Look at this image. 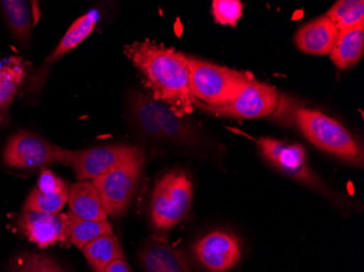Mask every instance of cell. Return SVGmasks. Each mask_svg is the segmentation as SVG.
<instances>
[{"mask_svg":"<svg viewBox=\"0 0 364 272\" xmlns=\"http://www.w3.org/2000/svg\"><path fill=\"white\" fill-rule=\"evenodd\" d=\"M124 54L142 75L155 100L179 116L193 112L188 56L152 40L128 45Z\"/></svg>","mask_w":364,"mask_h":272,"instance_id":"cell-1","label":"cell"},{"mask_svg":"<svg viewBox=\"0 0 364 272\" xmlns=\"http://www.w3.org/2000/svg\"><path fill=\"white\" fill-rule=\"evenodd\" d=\"M130 109L140 130L149 138L191 148L201 144L196 129L186 116H177L152 96L134 92L130 98Z\"/></svg>","mask_w":364,"mask_h":272,"instance_id":"cell-2","label":"cell"},{"mask_svg":"<svg viewBox=\"0 0 364 272\" xmlns=\"http://www.w3.org/2000/svg\"><path fill=\"white\" fill-rule=\"evenodd\" d=\"M296 128L309 142L328 154L363 168V151L347 129L318 110L298 108L294 112Z\"/></svg>","mask_w":364,"mask_h":272,"instance_id":"cell-3","label":"cell"},{"mask_svg":"<svg viewBox=\"0 0 364 272\" xmlns=\"http://www.w3.org/2000/svg\"><path fill=\"white\" fill-rule=\"evenodd\" d=\"M188 65L194 106L202 109L220 107L230 103L251 79L247 73L239 72L193 57H188Z\"/></svg>","mask_w":364,"mask_h":272,"instance_id":"cell-4","label":"cell"},{"mask_svg":"<svg viewBox=\"0 0 364 272\" xmlns=\"http://www.w3.org/2000/svg\"><path fill=\"white\" fill-rule=\"evenodd\" d=\"M193 200V183L182 170L164 175L155 184L151 200V220L157 232H166L180 224Z\"/></svg>","mask_w":364,"mask_h":272,"instance_id":"cell-5","label":"cell"},{"mask_svg":"<svg viewBox=\"0 0 364 272\" xmlns=\"http://www.w3.org/2000/svg\"><path fill=\"white\" fill-rule=\"evenodd\" d=\"M143 165L144 155L141 153L92 181L108 216L119 217L126 212L138 187Z\"/></svg>","mask_w":364,"mask_h":272,"instance_id":"cell-6","label":"cell"},{"mask_svg":"<svg viewBox=\"0 0 364 272\" xmlns=\"http://www.w3.org/2000/svg\"><path fill=\"white\" fill-rule=\"evenodd\" d=\"M262 156L275 169L290 179L320 192L327 197L333 198V191L327 187L308 163L306 149L300 144H289L275 138H263L259 141Z\"/></svg>","mask_w":364,"mask_h":272,"instance_id":"cell-7","label":"cell"},{"mask_svg":"<svg viewBox=\"0 0 364 272\" xmlns=\"http://www.w3.org/2000/svg\"><path fill=\"white\" fill-rule=\"evenodd\" d=\"M67 149L26 131L16 133L4 149V163L16 169H38L65 163Z\"/></svg>","mask_w":364,"mask_h":272,"instance_id":"cell-8","label":"cell"},{"mask_svg":"<svg viewBox=\"0 0 364 272\" xmlns=\"http://www.w3.org/2000/svg\"><path fill=\"white\" fill-rule=\"evenodd\" d=\"M143 153L126 144L105 145L83 151H65V165L73 168L77 181H93L120 163Z\"/></svg>","mask_w":364,"mask_h":272,"instance_id":"cell-9","label":"cell"},{"mask_svg":"<svg viewBox=\"0 0 364 272\" xmlns=\"http://www.w3.org/2000/svg\"><path fill=\"white\" fill-rule=\"evenodd\" d=\"M279 93L275 87L251 77L230 103L204 110L216 116L261 119L273 114L279 108Z\"/></svg>","mask_w":364,"mask_h":272,"instance_id":"cell-10","label":"cell"},{"mask_svg":"<svg viewBox=\"0 0 364 272\" xmlns=\"http://www.w3.org/2000/svg\"><path fill=\"white\" fill-rule=\"evenodd\" d=\"M193 254L198 265L206 271L227 272L240 263L242 246L234 233L216 230L194 243Z\"/></svg>","mask_w":364,"mask_h":272,"instance_id":"cell-11","label":"cell"},{"mask_svg":"<svg viewBox=\"0 0 364 272\" xmlns=\"http://www.w3.org/2000/svg\"><path fill=\"white\" fill-rule=\"evenodd\" d=\"M16 224L22 234L41 249L69 241L67 214L23 212Z\"/></svg>","mask_w":364,"mask_h":272,"instance_id":"cell-12","label":"cell"},{"mask_svg":"<svg viewBox=\"0 0 364 272\" xmlns=\"http://www.w3.org/2000/svg\"><path fill=\"white\" fill-rule=\"evenodd\" d=\"M145 272H191L189 261L161 232L149 237L139 253Z\"/></svg>","mask_w":364,"mask_h":272,"instance_id":"cell-13","label":"cell"},{"mask_svg":"<svg viewBox=\"0 0 364 272\" xmlns=\"http://www.w3.org/2000/svg\"><path fill=\"white\" fill-rule=\"evenodd\" d=\"M96 23H97V13L95 11H91L80 16L71 24L70 28L65 33V36L54 49V52L47 57L42 67L31 77L30 89H28L31 94L34 95L40 91L43 84L45 83L50 67L59 59L63 58L65 54H68L75 47L79 46L85 38H89Z\"/></svg>","mask_w":364,"mask_h":272,"instance_id":"cell-14","label":"cell"},{"mask_svg":"<svg viewBox=\"0 0 364 272\" xmlns=\"http://www.w3.org/2000/svg\"><path fill=\"white\" fill-rule=\"evenodd\" d=\"M338 36V30L326 16H320L306 23L296 32V47L309 55H329Z\"/></svg>","mask_w":364,"mask_h":272,"instance_id":"cell-15","label":"cell"},{"mask_svg":"<svg viewBox=\"0 0 364 272\" xmlns=\"http://www.w3.org/2000/svg\"><path fill=\"white\" fill-rule=\"evenodd\" d=\"M71 214L90 221H107L101 196L92 181H77L69 187Z\"/></svg>","mask_w":364,"mask_h":272,"instance_id":"cell-16","label":"cell"},{"mask_svg":"<svg viewBox=\"0 0 364 272\" xmlns=\"http://www.w3.org/2000/svg\"><path fill=\"white\" fill-rule=\"evenodd\" d=\"M363 50L364 24H360L349 30L338 31L329 57L339 70H347L359 62Z\"/></svg>","mask_w":364,"mask_h":272,"instance_id":"cell-17","label":"cell"},{"mask_svg":"<svg viewBox=\"0 0 364 272\" xmlns=\"http://www.w3.org/2000/svg\"><path fill=\"white\" fill-rule=\"evenodd\" d=\"M26 75V63L23 59L12 57L0 65V126L9 116L22 82Z\"/></svg>","mask_w":364,"mask_h":272,"instance_id":"cell-18","label":"cell"},{"mask_svg":"<svg viewBox=\"0 0 364 272\" xmlns=\"http://www.w3.org/2000/svg\"><path fill=\"white\" fill-rule=\"evenodd\" d=\"M81 251L94 272H103L112 261L124 259L122 243L114 233L97 237Z\"/></svg>","mask_w":364,"mask_h":272,"instance_id":"cell-19","label":"cell"},{"mask_svg":"<svg viewBox=\"0 0 364 272\" xmlns=\"http://www.w3.org/2000/svg\"><path fill=\"white\" fill-rule=\"evenodd\" d=\"M0 8L14 38L23 46L28 45L32 38V20L28 4L23 0H4L0 1Z\"/></svg>","mask_w":364,"mask_h":272,"instance_id":"cell-20","label":"cell"},{"mask_svg":"<svg viewBox=\"0 0 364 272\" xmlns=\"http://www.w3.org/2000/svg\"><path fill=\"white\" fill-rule=\"evenodd\" d=\"M68 217L69 241L79 249L95 240L102 235L114 233L112 226L108 221H90L79 218L71 214Z\"/></svg>","mask_w":364,"mask_h":272,"instance_id":"cell-21","label":"cell"},{"mask_svg":"<svg viewBox=\"0 0 364 272\" xmlns=\"http://www.w3.org/2000/svg\"><path fill=\"white\" fill-rule=\"evenodd\" d=\"M9 272H70L46 254L23 251L12 257Z\"/></svg>","mask_w":364,"mask_h":272,"instance_id":"cell-22","label":"cell"},{"mask_svg":"<svg viewBox=\"0 0 364 272\" xmlns=\"http://www.w3.org/2000/svg\"><path fill=\"white\" fill-rule=\"evenodd\" d=\"M337 30L343 31L364 24L363 0H341L325 14Z\"/></svg>","mask_w":364,"mask_h":272,"instance_id":"cell-23","label":"cell"},{"mask_svg":"<svg viewBox=\"0 0 364 272\" xmlns=\"http://www.w3.org/2000/svg\"><path fill=\"white\" fill-rule=\"evenodd\" d=\"M68 200L69 191L49 194L34 187L24 202L23 212L60 214L65 204H68Z\"/></svg>","mask_w":364,"mask_h":272,"instance_id":"cell-24","label":"cell"},{"mask_svg":"<svg viewBox=\"0 0 364 272\" xmlns=\"http://www.w3.org/2000/svg\"><path fill=\"white\" fill-rule=\"evenodd\" d=\"M212 10L215 21L218 23L236 26L242 16L243 6L239 0H214Z\"/></svg>","mask_w":364,"mask_h":272,"instance_id":"cell-25","label":"cell"},{"mask_svg":"<svg viewBox=\"0 0 364 272\" xmlns=\"http://www.w3.org/2000/svg\"><path fill=\"white\" fill-rule=\"evenodd\" d=\"M36 187L40 190L41 192H44V193L57 194L69 191L70 186H68V184L65 183L58 175H55L53 171L44 168L41 171Z\"/></svg>","mask_w":364,"mask_h":272,"instance_id":"cell-26","label":"cell"},{"mask_svg":"<svg viewBox=\"0 0 364 272\" xmlns=\"http://www.w3.org/2000/svg\"><path fill=\"white\" fill-rule=\"evenodd\" d=\"M103 272H132V269L127 263L126 259H122L112 261Z\"/></svg>","mask_w":364,"mask_h":272,"instance_id":"cell-27","label":"cell"}]
</instances>
